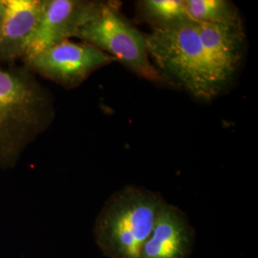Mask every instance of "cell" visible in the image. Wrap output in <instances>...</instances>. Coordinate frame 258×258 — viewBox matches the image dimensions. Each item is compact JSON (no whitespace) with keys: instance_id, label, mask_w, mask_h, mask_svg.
<instances>
[{"instance_id":"1","label":"cell","mask_w":258,"mask_h":258,"mask_svg":"<svg viewBox=\"0 0 258 258\" xmlns=\"http://www.w3.org/2000/svg\"><path fill=\"white\" fill-rule=\"evenodd\" d=\"M55 114L52 94L26 66H0V169L17 166Z\"/></svg>"},{"instance_id":"2","label":"cell","mask_w":258,"mask_h":258,"mask_svg":"<svg viewBox=\"0 0 258 258\" xmlns=\"http://www.w3.org/2000/svg\"><path fill=\"white\" fill-rule=\"evenodd\" d=\"M164 198L151 190L127 185L111 195L94 226V237L108 258H140L153 231Z\"/></svg>"},{"instance_id":"3","label":"cell","mask_w":258,"mask_h":258,"mask_svg":"<svg viewBox=\"0 0 258 258\" xmlns=\"http://www.w3.org/2000/svg\"><path fill=\"white\" fill-rule=\"evenodd\" d=\"M147 46L158 67L195 98L210 101L221 91L192 20L154 28L147 36Z\"/></svg>"},{"instance_id":"4","label":"cell","mask_w":258,"mask_h":258,"mask_svg":"<svg viewBox=\"0 0 258 258\" xmlns=\"http://www.w3.org/2000/svg\"><path fill=\"white\" fill-rule=\"evenodd\" d=\"M119 8V2L107 1L100 15L83 25L75 37L102 50L141 78L160 81L161 76L148 55L147 36Z\"/></svg>"},{"instance_id":"5","label":"cell","mask_w":258,"mask_h":258,"mask_svg":"<svg viewBox=\"0 0 258 258\" xmlns=\"http://www.w3.org/2000/svg\"><path fill=\"white\" fill-rule=\"evenodd\" d=\"M21 61L36 76L39 75L66 89H74L96 70L116 60L87 42L66 39Z\"/></svg>"},{"instance_id":"6","label":"cell","mask_w":258,"mask_h":258,"mask_svg":"<svg viewBox=\"0 0 258 258\" xmlns=\"http://www.w3.org/2000/svg\"><path fill=\"white\" fill-rule=\"evenodd\" d=\"M107 2L93 0H44V7L24 57L76 37L78 31L96 19Z\"/></svg>"},{"instance_id":"7","label":"cell","mask_w":258,"mask_h":258,"mask_svg":"<svg viewBox=\"0 0 258 258\" xmlns=\"http://www.w3.org/2000/svg\"><path fill=\"white\" fill-rule=\"evenodd\" d=\"M195 231L179 208L164 201L140 258H188L194 249Z\"/></svg>"},{"instance_id":"8","label":"cell","mask_w":258,"mask_h":258,"mask_svg":"<svg viewBox=\"0 0 258 258\" xmlns=\"http://www.w3.org/2000/svg\"><path fill=\"white\" fill-rule=\"evenodd\" d=\"M194 23L212 73L222 89L235 74L242 58L245 40L243 27Z\"/></svg>"},{"instance_id":"9","label":"cell","mask_w":258,"mask_h":258,"mask_svg":"<svg viewBox=\"0 0 258 258\" xmlns=\"http://www.w3.org/2000/svg\"><path fill=\"white\" fill-rule=\"evenodd\" d=\"M0 28V64H15L25 55L41 17L44 0H5Z\"/></svg>"},{"instance_id":"10","label":"cell","mask_w":258,"mask_h":258,"mask_svg":"<svg viewBox=\"0 0 258 258\" xmlns=\"http://www.w3.org/2000/svg\"><path fill=\"white\" fill-rule=\"evenodd\" d=\"M187 18L194 22L242 25L239 11L227 0H184Z\"/></svg>"},{"instance_id":"11","label":"cell","mask_w":258,"mask_h":258,"mask_svg":"<svg viewBox=\"0 0 258 258\" xmlns=\"http://www.w3.org/2000/svg\"><path fill=\"white\" fill-rule=\"evenodd\" d=\"M143 18L155 27H166L188 19L184 0H144L138 3Z\"/></svg>"},{"instance_id":"12","label":"cell","mask_w":258,"mask_h":258,"mask_svg":"<svg viewBox=\"0 0 258 258\" xmlns=\"http://www.w3.org/2000/svg\"><path fill=\"white\" fill-rule=\"evenodd\" d=\"M5 8H6V3H5V0H0V28H1V25H2V21H3V19H4Z\"/></svg>"}]
</instances>
